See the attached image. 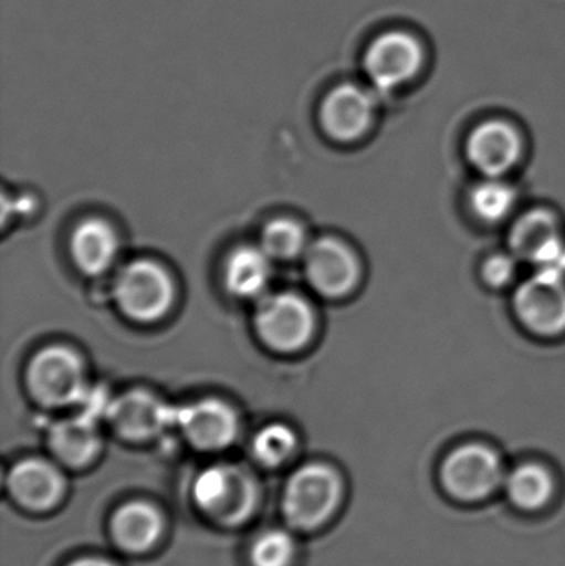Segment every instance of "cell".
Wrapping results in <instances>:
<instances>
[{
    "mask_svg": "<svg viewBox=\"0 0 565 566\" xmlns=\"http://www.w3.org/2000/svg\"><path fill=\"white\" fill-rule=\"evenodd\" d=\"M106 418L119 438L129 442H146L176 424V409L149 392L129 391L109 402Z\"/></svg>",
    "mask_w": 565,
    "mask_h": 566,
    "instance_id": "cell-12",
    "label": "cell"
},
{
    "mask_svg": "<svg viewBox=\"0 0 565 566\" xmlns=\"http://www.w3.org/2000/svg\"><path fill=\"white\" fill-rule=\"evenodd\" d=\"M374 115V98L357 85H341L328 93L321 113L328 136L344 143L362 138L370 129Z\"/></svg>",
    "mask_w": 565,
    "mask_h": 566,
    "instance_id": "cell-15",
    "label": "cell"
},
{
    "mask_svg": "<svg viewBox=\"0 0 565 566\" xmlns=\"http://www.w3.org/2000/svg\"><path fill=\"white\" fill-rule=\"evenodd\" d=\"M305 272L318 293L331 298L348 295L360 281V262L338 239L325 238L305 251Z\"/></svg>",
    "mask_w": 565,
    "mask_h": 566,
    "instance_id": "cell-11",
    "label": "cell"
},
{
    "mask_svg": "<svg viewBox=\"0 0 565 566\" xmlns=\"http://www.w3.org/2000/svg\"><path fill=\"white\" fill-rule=\"evenodd\" d=\"M423 46L407 32L378 36L365 56V69L381 92H391L410 82L423 65Z\"/></svg>",
    "mask_w": 565,
    "mask_h": 566,
    "instance_id": "cell-9",
    "label": "cell"
},
{
    "mask_svg": "<svg viewBox=\"0 0 565 566\" xmlns=\"http://www.w3.org/2000/svg\"><path fill=\"white\" fill-rule=\"evenodd\" d=\"M115 298L128 318L149 323L163 318L175 302L171 275L151 261H136L119 272Z\"/></svg>",
    "mask_w": 565,
    "mask_h": 566,
    "instance_id": "cell-5",
    "label": "cell"
},
{
    "mask_svg": "<svg viewBox=\"0 0 565 566\" xmlns=\"http://www.w3.org/2000/svg\"><path fill=\"white\" fill-rule=\"evenodd\" d=\"M344 501L345 481L341 472L324 462H308L285 481L282 517L291 531L314 534L337 517Z\"/></svg>",
    "mask_w": 565,
    "mask_h": 566,
    "instance_id": "cell-1",
    "label": "cell"
},
{
    "mask_svg": "<svg viewBox=\"0 0 565 566\" xmlns=\"http://www.w3.org/2000/svg\"><path fill=\"white\" fill-rule=\"evenodd\" d=\"M118 235L102 219H86L73 231L70 241L73 261L86 275L108 271L118 254Z\"/></svg>",
    "mask_w": 565,
    "mask_h": 566,
    "instance_id": "cell-17",
    "label": "cell"
},
{
    "mask_svg": "<svg viewBox=\"0 0 565 566\" xmlns=\"http://www.w3.org/2000/svg\"><path fill=\"white\" fill-rule=\"evenodd\" d=\"M517 258L514 254H498L484 264L483 275L490 285L506 286L516 277Z\"/></svg>",
    "mask_w": 565,
    "mask_h": 566,
    "instance_id": "cell-25",
    "label": "cell"
},
{
    "mask_svg": "<svg viewBox=\"0 0 565 566\" xmlns=\"http://www.w3.org/2000/svg\"><path fill=\"white\" fill-rule=\"evenodd\" d=\"M259 485L238 465L215 464L202 469L191 485L195 507L219 527H241L258 511Z\"/></svg>",
    "mask_w": 565,
    "mask_h": 566,
    "instance_id": "cell-2",
    "label": "cell"
},
{
    "mask_svg": "<svg viewBox=\"0 0 565 566\" xmlns=\"http://www.w3.org/2000/svg\"><path fill=\"white\" fill-rule=\"evenodd\" d=\"M514 312L534 335H561L565 332V279L536 272L516 290Z\"/></svg>",
    "mask_w": 565,
    "mask_h": 566,
    "instance_id": "cell-8",
    "label": "cell"
},
{
    "mask_svg": "<svg viewBox=\"0 0 565 566\" xmlns=\"http://www.w3.org/2000/svg\"><path fill=\"white\" fill-rule=\"evenodd\" d=\"M441 485L458 502L486 501L504 485L506 472L500 455L483 444H467L444 458Z\"/></svg>",
    "mask_w": 565,
    "mask_h": 566,
    "instance_id": "cell-3",
    "label": "cell"
},
{
    "mask_svg": "<svg viewBox=\"0 0 565 566\" xmlns=\"http://www.w3.org/2000/svg\"><path fill=\"white\" fill-rule=\"evenodd\" d=\"M563 239L556 216L544 209H534L514 222L510 231L511 254L534 264Z\"/></svg>",
    "mask_w": 565,
    "mask_h": 566,
    "instance_id": "cell-18",
    "label": "cell"
},
{
    "mask_svg": "<svg viewBox=\"0 0 565 566\" xmlns=\"http://www.w3.org/2000/svg\"><path fill=\"white\" fill-rule=\"evenodd\" d=\"M517 205V192L503 178H484L470 192V206L480 221L500 224L506 221Z\"/></svg>",
    "mask_w": 565,
    "mask_h": 566,
    "instance_id": "cell-21",
    "label": "cell"
},
{
    "mask_svg": "<svg viewBox=\"0 0 565 566\" xmlns=\"http://www.w3.org/2000/svg\"><path fill=\"white\" fill-rule=\"evenodd\" d=\"M186 441L201 452H221L239 436V418L221 399H202L176 409V424Z\"/></svg>",
    "mask_w": 565,
    "mask_h": 566,
    "instance_id": "cell-10",
    "label": "cell"
},
{
    "mask_svg": "<svg viewBox=\"0 0 565 566\" xmlns=\"http://www.w3.org/2000/svg\"><path fill=\"white\" fill-rule=\"evenodd\" d=\"M66 469L53 459L27 458L15 462L6 478V491L20 511L50 514L69 494Z\"/></svg>",
    "mask_w": 565,
    "mask_h": 566,
    "instance_id": "cell-6",
    "label": "cell"
},
{
    "mask_svg": "<svg viewBox=\"0 0 565 566\" xmlns=\"http://www.w3.org/2000/svg\"><path fill=\"white\" fill-rule=\"evenodd\" d=\"M261 248L271 259L291 261L307 251L304 229L291 219H275L262 231Z\"/></svg>",
    "mask_w": 565,
    "mask_h": 566,
    "instance_id": "cell-24",
    "label": "cell"
},
{
    "mask_svg": "<svg viewBox=\"0 0 565 566\" xmlns=\"http://www.w3.org/2000/svg\"><path fill=\"white\" fill-rule=\"evenodd\" d=\"M504 491L514 507L524 512H537L553 501L556 482L544 465L523 464L508 472Z\"/></svg>",
    "mask_w": 565,
    "mask_h": 566,
    "instance_id": "cell-20",
    "label": "cell"
},
{
    "mask_svg": "<svg viewBox=\"0 0 565 566\" xmlns=\"http://www.w3.org/2000/svg\"><path fill=\"white\" fill-rule=\"evenodd\" d=\"M272 259L262 248L236 249L224 265L226 289L241 298H254L261 295L271 279Z\"/></svg>",
    "mask_w": 565,
    "mask_h": 566,
    "instance_id": "cell-19",
    "label": "cell"
},
{
    "mask_svg": "<svg viewBox=\"0 0 565 566\" xmlns=\"http://www.w3.org/2000/svg\"><path fill=\"white\" fill-rule=\"evenodd\" d=\"M30 392L49 408H65L85 398L82 359L66 346H49L33 356L27 371Z\"/></svg>",
    "mask_w": 565,
    "mask_h": 566,
    "instance_id": "cell-4",
    "label": "cell"
},
{
    "mask_svg": "<svg viewBox=\"0 0 565 566\" xmlns=\"http://www.w3.org/2000/svg\"><path fill=\"white\" fill-rule=\"evenodd\" d=\"M255 328L269 348L281 353L297 352L314 336L315 316L302 296L274 293L259 303Z\"/></svg>",
    "mask_w": 565,
    "mask_h": 566,
    "instance_id": "cell-7",
    "label": "cell"
},
{
    "mask_svg": "<svg viewBox=\"0 0 565 566\" xmlns=\"http://www.w3.org/2000/svg\"><path fill=\"white\" fill-rule=\"evenodd\" d=\"M63 566H119L109 558L98 557V555H86V557L73 558Z\"/></svg>",
    "mask_w": 565,
    "mask_h": 566,
    "instance_id": "cell-26",
    "label": "cell"
},
{
    "mask_svg": "<svg viewBox=\"0 0 565 566\" xmlns=\"http://www.w3.org/2000/svg\"><path fill=\"white\" fill-rule=\"evenodd\" d=\"M523 155V139L511 123L501 119L481 123L467 142V156L484 178H503Z\"/></svg>",
    "mask_w": 565,
    "mask_h": 566,
    "instance_id": "cell-14",
    "label": "cell"
},
{
    "mask_svg": "<svg viewBox=\"0 0 565 566\" xmlns=\"http://www.w3.org/2000/svg\"><path fill=\"white\" fill-rule=\"evenodd\" d=\"M109 538L126 555H146L159 547L166 534V517L158 505L129 501L115 509L108 522Z\"/></svg>",
    "mask_w": 565,
    "mask_h": 566,
    "instance_id": "cell-13",
    "label": "cell"
},
{
    "mask_svg": "<svg viewBox=\"0 0 565 566\" xmlns=\"http://www.w3.org/2000/svg\"><path fill=\"white\" fill-rule=\"evenodd\" d=\"M49 449L53 461L66 471L90 468L102 452V436L95 418L83 412L56 422L50 428Z\"/></svg>",
    "mask_w": 565,
    "mask_h": 566,
    "instance_id": "cell-16",
    "label": "cell"
},
{
    "mask_svg": "<svg viewBox=\"0 0 565 566\" xmlns=\"http://www.w3.org/2000/svg\"><path fill=\"white\" fill-rule=\"evenodd\" d=\"M299 439L291 426L274 422L264 426L251 442L252 459L265 469L289 464L297 452Z\"/></svg>",
    "mask_w": 565,
    "mask_h": 566,
    "instance_id": "cell-23",
    "label": "cell"
},
{
    "mask_svg": "<svg viewBox=\"0 0 565 566\" xmlns=\"http://www.w3.org/2000/svg\"><path fill=\"white\" fill-rule=\"evenodd\" d=\"M297 557V538L289 527L259 532L248 548L249 566H294Z\"/></svg>",
    "mask_w": 565,
    "mask_h": 566,
    "instance_id": "cell-22",
    "label": "cell"
}]
</instances>
